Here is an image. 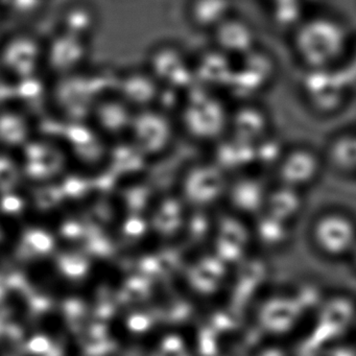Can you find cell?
<instances>
[{
    "label": "cell",
    "instance_id": "25",
    "mask_svg": "<svg viewBox=\"0 0 356 356\" xmlns=\"http://www.w3.org/2000/svg\"><path fill=\"white\" fill-rule=\"evenodd\" d=\"M327 168L343 176H356V132H341L333 136L323 151Z\"/></svg>",
    "mask_w": 356,
    "mask_h": 356
},
{
    "label": "cell",
    "instance_id": "20",
    "mask_svg": "<svg viewBox=\"0 0 356 356\" xmlns=\"http://www.w3.org/2000/svg\"><path fill=\"white\" fill-rule=\"evenodd\" d=\"M34 122L26 110L16 106L0 107V149L18 154L34 137Z\"/></svg>",
    "mask_w": 356,
    "mask_h": 356
},
{
    "label": "cell",
    "instance_id": "15",
    "mask_svg": "<svg viewBox=\"0 0 356 356\" xmlns=\"http://www.w3.org/2000/svg\"><path fill=\"white\" fill-rule=\"evenodd\" d=\"M90 55L89 40L59 32L45 42L44 68L58 78L80 72Z\"/></svg>",
    "mask_w": 356,
    "mask_h": 356
},
{
    "label": "cell",
    "instance_id": "28",
    "mask_svg": "<svg viewBox=\"0 0 356 356\" xmlns=\"http://www.w3.org/2000/svg\"><path fill=\"white\" fill-rule=\"evenodd\" d=\"M326 356H356V341L347 337L333 341L327 349Z\"/></svg>",
    "mask_w": 356,
    "mask_h": 356
},
{
    "label": "cell",
    "instance_id": "9",
    "mask_svg": "<svg viewBox=\"0 0 356 356\" xmlns=\"http://www.w3.org/2000/svg\"><path fill=\"white\" fill-rule=\"evenodd\" d=\"M278 65L276 59L266 49L258 47L248 55L235 60L232 81L227 91L236 97L238 102L255 99L268 90L276 80Z\"/></svg>",
    "mask_w": 356,
    "mask_h": 356
},
{
    "label": "cell",
    "instance_id": "16",
    "mask_svg": "<svg viewBox=\"0 0 356 356\" xmlns=\"http://www.w3.org/2000/svg\"><path fill=\"white\" fill-rule=\"evenodd\" d=\"M162 89L145 66L124 70L114 80V92L135 112L157 107Z\"/></svg>",
    "mask_w": 356,
    "mask_h": 356
},
{
    "label": "cell",
    "instance_id": "17",
    "mask_svg": "<svg viewBox=\"0 0 356 356\" xmlns=\"http://www.w3.org/2000/svg\"><path fill=\"white\" fill-rule=\"evenodd\" d=\"M235 59L213 45L193 56L195 86L226 95L234 72Z\"/></svg>",
    "mask_w": 356,
    "mask_h": 356
},
{
    "label": "cell",
    "instance_id": "7",
    "mask_svg": "<svg viewBox=\"0 0 356 356\" xmlns=\"http://www.w3.org/2000/svg\"><path fill=\"white\" fill-rule=\"evenodd\" d=\"M22 175L26 182L51 184L70 172V156L62 139L35 136L19 153Z\"/></svg>",
    "mask_w": 356,
    "mask_h": 356
},
{
    "label": "cell",
    "instance_id": "14",
    "mask_svg": "<svg viewBox=\"0 0 356 356\" xmlns=\"http://www.w3.org/2000/svg\"><path fill=\"white\" fill-rule=\"evenodd\" d=\"M135 111L114 91L102 95L91 109L88 122L111 143L128 138Z\"/></svg>",
    "mask_w": 356,
    "mask_h": 356
},
{
    "label": "cell",
    "instance_id": "22",
    "mask_svg": "<svg viewBox=\"0 0 356 356\" xmlns=\"http://www.w3.org/2000/svg\"><path fill=\"white\" fill-rule=\"evenodd\" d=\"M233 0H189L186 16L195 30L211 34L222 22L234 15Z\"/></svg>",
    "mask_w": 356,
    "mask_h": 356
},
{
    "label": "cell",
    "instance_id": "12",
    "mask_svg": "<svg viewBox=\"0 0 356 356\" xmlns=\"http://www.w3.org/2000/svg\"><path fill=\"white\" fill-rule=\"evenodd\" d=\"M72 164L92 175L107 168L112 143L108 141L89 122L68 124L62 137Z\"/></svg>",
    "mask_w": 356,
    "mask_h": 356
},
{
    "label": "cell",
    "instance_id": "1",
    "mask_svg": "<svg viewBox=\"0 0 356 356\" xmlns=\"http://www.w3.org/2000/svg\"><path fill=\"white\" fill-rule=\"evenodd\" d=\"M289 37L293 57L303 70L339 67L354 39L348 24L328 12L307 14Z\"/></svg>",
    "mask_w": 356,
    "mask_h": 356
},
{
    "label": "cell",
    "instance_id": "26",
    "mask_svg": "<svg viewBox=\"0 0 356 356\" xmlns=\"http://www.w3.org/2000/svg\"><path fill=\"white\" fill-rule=\"evenodd\" d=\"M287 147L289 145L274 132L264 137L254 145V168L262 174L270 172L273 175Z\"/></svg>",
    "mask_w": 356,
    "mask_h": 356
},
{
    "label": "cell",
    "instance_id": "21",
    "mask_svg": "<svg viewBox=\"0 0 356 356\" xmlns=\"http://www.w3.org/2000/svg\"><path fill=\"white\" fill-rule=\"evenodd\" d=\"M210 159L227 176L233 177L254 168V145L227 134L209 147Z\"/></svg>",
    "mask_w": 356,
    "mask_h": 356
},
{
    "label": "cell",
    "instance_id": "10",
    "mask_svg": "<svg viewBox=\"0 0 356 356\" xmlns=\"http://www.w3.org/2000/svg\"><path fill=\"white\" fill-rule=\"evenodd\" d=\"M327 170L323 152L305 143L289 145L273 176L275 183L307 191Z\"/></svg>",
    "mask_w": 356,
    "mask_h": 356
},
{
    "label": "cell",
    "instance_id": "3",
    "mask_svg": "<svg viewBox=\"0 0 356 356\" xmlns=\"http://www.w3.org/2000/svg\"><path fill=\"white\" fill-rule=\"evenodd\" d=\"M308 241L323 259L349 260L356 247V216L343 208H324L310 222Z\"/></svg>",
    "mask_w": 356,
    "mask_h": 356
},
{
    "label": "cell",
    "instance_id": "27",
    "mask_svg": "<svg viewBox=\"0 0 356 356\" xmlns=\"http://www.w3.org/2000/svg\"><path fill=\"white\" fill-rule=\"evenodd\" d=\"M22 182L24 178L17 154L0 149V191H15Z\"/></svg>",
    "mask_w": 356,
    "mask_h": 356
},
{
    "label": "cell",
    "instance_id": "11",
    "mask_svg": "<svg viewBox=\"0 0 356 356\" xmlns=\"http://www.w3.org/2000/svg\"><path fill=\"white\" fill-rule=\"evenodd\" d=\"M145 67L162 88L186 92L195 86L193 55L177 43L155 45L147 54Z\"/></svg>",
    "mask_w": 356,
    "mask_h": 356
},
{
    "label": "cell",
    "instance_id": "30",
    "mask_svg": "<svg viewBox=\"0 0 356 356\" xmlns=\"http://www.w3.org/2000/svg\"><path fill=\"white\" fill-rule=\"evenodd\" d=\"M348 261L351 262L352 266H353V268L356 270V247L355 249H354L353 253H352V255L350 256L349 260Z\"/></svg>",
    "mask_w": 356,
    "mask_h": 356
},
{
    "label": "cell",
    "instance_id": "23",
    "mask_svg": "<svg viewBox=\"0 0 356 356\" xmlns=\"http://www.w3.org/2000/svg\"><path fill=\"white\" fill-rule=\"evenodd\" d=\"M306 193L287 185L272 183L264 212L293 225L303 214L306 207Z\"/></svg>",
    "mask_w": 356,
    "mask_h": 356
},
{
    "label": "cell",
    "instance_id": "13",
    "mask_svg": "<svg viewBox=\"0 0 356 356\" xmlns=\"http://www.w3.org/2000/svg\"><path fill=\"white\" fill-rule=\"evenodd\" d=\"M272 183L268 176L256 170L231 177L224 203L228 211L245 220H252L264 213Z\"/></svg>",
    "mask_w": 356,
    "mask_h": 356
},
{
    "label": "cell",
    "instance_id": "29",
    "mask_svg": "<svg viewBox=\"0 0 356 356\" xmlns=\"http://www.w3.org/2000/svg\"><path fill=\"white\" fill-rule=\"evenodd\" d=\"M341 68L345 70L346 74L351 79L352 82L356 83V38L354 37L352 41L351 49L346 58L345 62L341 64Z\"/></svg>",
    "mask_w": 356,
    "mask_h": 356
},
{
    "label": "cell",
    "instance_id": "24",
    "mask_svg": "<svg viewBox=\"0 0 356 356\" xmlns=\"http://www.w3.org/2000/svg\"><path fill=\"white\" fill-rule=\"evenodd\" d=\"M149 163V160L128 139L112 143L107 168L116 172L118 178L140 180Z\"/></svg>",
    "mask_w": 356,
    "mask_h": 356
},
{
    "label": "cell",
    "instance_id": "19",
    "mask_svg": "<svg viewBox=\"0 0 356 356\" xmlns=\"http://www.w3.org/2000/svg\"><path fill=\"white\" fill-rule=\"evenodd\" d=\"M210 35L212 45L235 60L259 47L255 26L236 13L222 22Z\"/></svg>",
    "mask_w": 356,
    "mask_h": 356
},
{
    "label": "cell",
    "instance_id": "4",
    "mask_svg": "<svg viewBox=\"0 0 356 356\" xmlns=\"http://www.w3.org/2000/svg\"><path fill=\"white\" fill-rule=\"evenodd\" d=\"M354 83L341 66L327 70H304L300 79L302 101L312 113L331 118L349 103Z\"/></svg>",
    "mask_w": 356,
    "mask_h": 356
},
{
    "label": "cell",
    "instance_id": "5",
    "mask_svg": "<svg viewBox=\"0 0 356 356\" xmlns=\"http://www.w3.org/2000/svg\"><path fill=\"white\" fill-rule=\"evenodd\" d=\"M229 180L230 177L208 157L185 166L177 193L191 209L211 210L224 203Z\"/></svg>",
    "mask_w": 356,
    "mask_h": 356
},
{
    "label": "cell",
    "instance_id": "2",
    "mask_svg": "<svg viewBox=\"0 0 356 356\" xmlns=\"http://www.w3.org/2000/svg\"><path fill=\"white\" fill-rule=\"evenodd\" d=\"M231 108L226 95L193 86L185 92L176 114L180 134L210 147L229 132Z\"/></svg>",
    "mask_w": 356,
    "mask_h": 356
},
{
    "label": "cell",
    "instance_id": "8",
    "mask_svg": "<svg viewBox=\"0 0 356 356\" xmlns=\"http://www.w3.org/2000/svg\"><path fill=\"white\" fill-rule=\"evenodd\" d=\"M44 61L45 41L32 33H15L0 42V70L14 83L38 76Z\"/></svg>",
    "mask_w": 356,
    "mask_h": 356
},
{
    "label": "cell",
    "instance_id": "6",
    "mask_svg": "<svg viewBox=\"0 0 356 356\" xmlns=\"http://www.w3.org/2000/svg\"><path fill=\"white\" fill-rule=\"evenodd\" d=\"M178 134L176 116L153 107L135 112L127 139L152 162L172 151Z\"/></svg>",
    "mask_w": 356,
    "mask_h": 356
},
{
    "label": "cell",
    "instance_id": "18",
    "mask_svg": "<svg viewBox=\"0 0 356 356\" xmlns=\"http://www.w3.org/2000/svg\"><path fill=\"white\" fill-rule=\"evenodd\" d=\"M273 132L272 115L256 99L241 101L231 108L228 134L255 145Z\"/></svg>",
    "mask_w": 356,
    "mask_h": 356
}]
</instances>
